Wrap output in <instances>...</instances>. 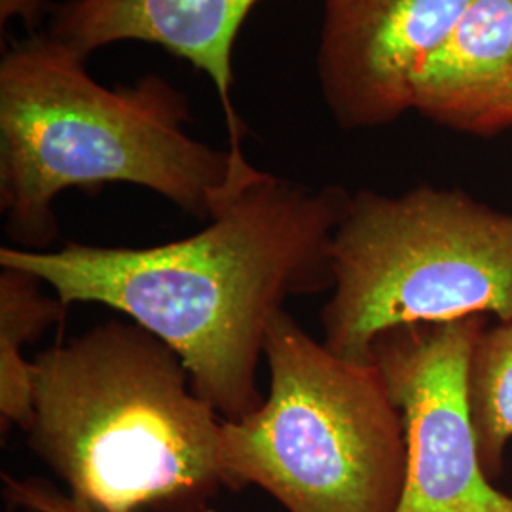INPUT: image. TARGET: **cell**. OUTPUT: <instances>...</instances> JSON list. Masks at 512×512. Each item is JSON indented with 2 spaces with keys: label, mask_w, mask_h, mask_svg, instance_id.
I'll list each match as a JSON object with an SVG mask.
<instances>
[{
  "label": "cell",
  "mask_w": 512,
  "mask_h": 512,
  "mask_svg": "<svg viewBox=\"0 0 512 512\" xmlns=\"http://www.w3.org/2000/svg\"><path fill=\"white\" fill-rule=\"evenodd\" d=\"M349 196L262 171L194 236L139 249L4 245L0 268L37 275L69 308L101 304L150 330L179 353L203 401L239 421L266 401L258 365L285 302L332 291L330 249Z\"/></svg>",
  "instance_id": "cell-1"
},
{
  "label": "cell",
  "mask_w": 512,
  "mask_h": 512,
  "mask_svg": "<svg viewBox=\"0 0 512 512\" xmlns=\"http://www.w3.org/2000/svg\"><path fill=\"white\" fill-rule=\"evenodd\" d=\"M264 359L260 410L222 420L228 490L256 486L287 512H397L406 427L378 366L338 357L287 311L268 329Z\"/></svg>",
  "instance_id": "cell-4"
},
{
  "label": "cell",
  "mask_w": 512,
  "mask_h": 512,
  "mask_svg": "<svg viewBox=\"0 0 512 512\" xmlns=\"http://www.w3.org/2000/svg\"><path fill=\"white\" fill-rule=\"evenodd\" d=\"M412 110L475 137L512 128V0H473L412 86Z\"/></svg>",
  "instance_id": "cell-9"
},
{
  "label": "cell",
  "mask_w": 512,
  "mask_h": 512,
  "mask_svg": "<svg viewBox=\"0 0 512 512\" xmlns=\"http://www.w3.org/2000/svg\"><path fill=\"white\" fill-rule=\"evenodd\" d=\"M473 0H325L317 74L344 129L382 128L412 110L423 63Z\"/></svg>",
  "instance_id": "cell-7"
},
{
  "label": "cell",
  "mask_w": 512,
  "mask_h": 512,
  "mask_svg": "<svg viewBox=\"0 0 512 512\" xmlns=\"http://www.w3.org/2000/svg\"><path fill=\"white\" fill-rule=\"evenodd\" d=\"M46 4L48 0H0V25L6 27L12 19H19L35 27L46 12Z\"/></svg>",
  "instance_id": "cell-13"
},
{
  "label": "cell",
  "mask_w": 512,
  "mask_h": 512,
  "mask_svg": "<svg viewBox=\"0 0 512 512\" xmlns=\"http://www.w3.org/2000/svg\"><path fill=\"white\" fill-rule=\"evenodd\" d=\"M37 275L2 268L0 272V433L14 427L27 431L33 421V361L23 348L55 323H61L69 306L57 294L46 293Z\"/></svg>",
  "instance_id": "cell-10"
},
{
  "label": "cell",
  "mask_w": 512,
  "mask_h": 512,
  "mask_svg": "<svg viewBox=\"0 0 512 512\" xmlns=\"http://www.w3.org/2000/svg\"><path fill=\"white\" fill-rule=\"evenodd\" d=\"M486 325V315L403 325L370 348L406 427L397 512H512V495L497 490L482 467L469 404V359Z\"/></svg>",
  "instance_id": "cell-6"
},
{
  "label": "cell",
  "mask_w": 512,
  "mask_h": 512,
  "mask_svg": "<svg viewBox=\"0 0 512 512\" xmlns=\"http://www.w3.org/2000/svg\"><path fill=\"white\" fill-rule=\"evenodd\" d=\"M6 501L29 512H95L69 492H61L44 478H14L2 475Z\"/></svg>",
  "instance_id": "cell-12"
},
{
  "label": "cell",
  "mask_w": 512,
  "mask_h": 512,
  "mask_svg": "<svg viewBox=\"0 0 512 512\" xmlns=\"http://www.w3.org/2000/svg\"><path fill=\"white\" fill-rule=\"evenodd\" d=\"M258 0H65L48 35L86 57L118 42L164 48L207 74L220 97L230 147L241 148L243 122L232 99V54Z\"/></svg>",
  "instance_id": "cell-8"
},
{
  "label": "cell",
  "mask_w": 512,
  "mask_h": 512,
  "mask_svg": "<svg viewBox=\"0 0 512 512\" xmlns=\"http://www.w3.org/2000/svg\"><path fill=\"white\" fill-rule=\"evenodd\" d=\"M323 344L370 363L385 330L471 315L512 319V213L463 190H359L332 238Z\"/></svg>",
  "instance_id": "cell-5"
},
{
  "label": "cell",
  "mask_w": 512,
  "mask_h": 512,
  "mask_svg": "<svg viewBox=\"0 0 512 512\" xmlns=\"http://www.w3.org/2000/svg\"><path fill=\"white\" fill-rule=\"evenodd\" d=\"M25 433L95 512H207L228 490L222 418L179 353L131 319L38 353Z\"/></svg>",
  "instance_id": "cell-3"
},
{
  "label": "cell",
  "mask_w": 512,
  "mask_h": 512,
  "mask_svg": "<svg viewBox=\"0 0 512 512\" xmlns=\"http://www.w3.org/2000/svg\"><path fill=\"white\" fill-rule=\"evenodd\" d=\"M188 120L186 97L158 74L107 88L48 33L14 42L0 61V211L12 247L52 249L54 203L69 188L135 184L215 219L262 171L243 148L190 137Z\"/></svg>",
  "instance_id": "cell-2"
},
{
  "label": "cell",
  "mask_w": 512,
  "mask_h": 512,
  "mask_svg": "<svg viewBox=\"0 0 512 512\" xmlns=\"http://www.w3.org/2000/svg\"><path fill=\"white\" fill-rule=\"evenodd\" d=\"M467 389L480 461L490 478L503 473L512 440V319L497 321L476 338Z\"/></svg>",
  "instance_id": "cell-11"
}]
</instances>
